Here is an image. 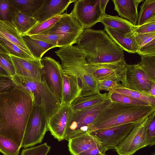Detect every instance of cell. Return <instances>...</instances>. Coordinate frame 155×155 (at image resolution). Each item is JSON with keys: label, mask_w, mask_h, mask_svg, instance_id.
I'll list each match as a JSON object with an SVG mask.
<instances>
[{"label": "cell", "mask_w": 155, "mask_h": 155, "mask_svg": "<svg viewBox=\"0 0 155 155\" xmlns=\"http://www.w3.org/2000/svg\"><path fill=\"white\" fill-rule=\"evenodd\" d=\"M5 53L9 54L8 51L0 44V53Z\"/></svg>", "instance_id": "obj_48"}, {"label": "cell", "mask_w": 155, "mask_h": 155, "mask_svg": "<svg viewBox=\"0 0 155 155\" xmlns=\"http://www.w3.org/2000/svg\"><path fill=\"white\" fill-rule=\"evenodd\" d=\"M61 15L56 16L41 23H38L24 35L28 36L39 34L51 28L60 19Z\"/></svg>", "instance_id": "obj_35"}, {"label": "cell", "mask_w": 155, "mask_h": 155, "mask_svg": "<svg viewBox=\"0 0 155 155\" xmlns=\"http://www.w3.org/2000/svg\"><path fill=\"white\" fill-rule=\"evenodd\" d=\"M10 55L16 74L37 81H41L43 75L41 59H27L11 54Z\"/></svg>", "instance_id": "obj_15"}, {"label": "cell", "mask_w": 155, "mask_h": 155, "mask_svg": "<svg viewBox=\"0 0 155 155\" xmlns=\"http://www.w3.org/2000/svg\"><path fill=\"white\" fill-rule=\"evenodd\" d=\"M143 0H113L114 10L122 18L130 21L137 25L138 19L137 8Z\"/></svg>", "instance_id": "obj_20"}, {"label": "cell", "mask_w": 155, "mask_h": 155, "mask_svg": "<svg viewBox=\"0 0 155 155\" xmlns=\"http://www.w3.org/2000/svg\"><path fill=\"white\" fill-rule=\"evenodd\" d=\"M12 78L17 88L31 95L34 105L43 108L48 120L61 105V101L49 86L44 75L41 82L16 74Z\"/></svg>", "instance_id": "obj_5"}, {"label": "cell", "mask_w": 155, "mask_h": 155, "mask_svg": "<svg viewBox=\"0 0 155 155\" xmlns=\"http://www.w3.org/2000/svg\"><path fill=\"white\" fill-rule=\"evenodd\" d=\"M155 19V0H146L140 6L137 25Z\"/></svg>", "instance_id": "obj_28"}, {"label": "cell", "mask_w": 155, "mask_h": 155, "mask_svg": "<svg viewBox=\"0 0 155 155\" xmlns=\"http://www.w3.org/2000/svg\"><path fill=\"white\" fill-rule=\"evenodd\" d=\"M111 102L107 98L104 101L90 107L73 112L69 120L64 139H70L88 133L91 125L100 113Z\"/></svg>", "instance_id": "obj_6"}, {"label": "cell", "mask_w": 155, "mask_h": 155, "mask_svg": "<svg viewBox=\"0 0 155 155\" xmlns=\"http://www.w3.org/2000/svg\"><path fill=\"white\" fill-rule=\"evenodd\" d=\"M48 122L43 108L34 105L25 129L22 147L26 148L41 143L48 130Z\"/></svg>", "instance_id": "obj_9"}, {"label": "cell", "mask_w": 155, "mask_h": 155, "mask_svg": "<svg viewBox=\"0 0 155 155\" xmlns=\"http://www.w3.org/2000/svg\"><path fill=\"white\" fill-rule=\"evenodd\" d=\"M108 97L111 102L137 105H150L145 102L114 91L109 92Z\"/></svg>", "instance_id": "obj_30"}, {"label": "cell", "mask_w": 155, "mask_h": 155, "mask_svg": "<svg viewBox=\"0 0 155 155\" xmlns=\"http://www.w3.org/2000/svg\"><path fill=\"white\" fill-rule=\"evenodd\" d=\"M135 123H130L89 133L107 150L114 149L127 135Z\"/></svg>", "instance_id": "obj_12"}, {"label": "cell", "mask_w": 155, "mask_h": 155, "mask_svg": "<svg viewBox=\"0 0 155 155\" xmlns=\"http://www.w3.org/2000/svg\"><path fill=\"white\" fill-rule=\"evenodd\" d=\"M137 53L141 56H155V38L140 47Z\"/></svg>", "instance_id": "obj_41"}, {"label": "cell", "mask_w": 155, "mask_h": 155, "mask_svg": "<svg viewBox=\"0 0 155 155\" xmlns=\"http://www.w3.org/2000/svg\"><path fill=\"white\" fill-rule=\"evenodd\" d=\"M155 112L135 122L131 131L116 147L118 155H132L140 149L148 146L146 136L148 126Z\"/></svg>", "instance_id": "obj_7"}, {"label": "cell", "mask_w": 155, "mask_h": 155, "mask_svg": "<svg viewBox=\"0 0 155 155\" xmlns=\"http://www.w3.org/2000/svg\"><path fill=\"white\" fill-rule=\"evenodd\" d=\"M84 28L71 13H64L51 28L40 34H52L61 36L58 47L69 46L76 43Z\"/></svg>", "instance_id": "obj_8"}, {"label": "cell", "mask_w": 155, "mask_h": 155, "mask_svg": "<svg viewBox=\"0 0 155 155\" xmlns=\"http://www.w3.org/2000/svg\"><path fill=\"white\" fill-rule=\"evenodd\" d=\"M104 30L112 40L123 51L131 53H137L140 48L133 32L125 33L106 27Z\"/></svg>", "instance_id": "obj_18"}, {"label": "cell", "mask_w": 155, "mask_h": 155, "mask_svg": "<svg viewBox=\"0 0 155 155\" xmlns=\"http://www.w3.org/2000/svg\"><path fill=\"white\" fill-rule=\"evenodd\" d=\"M18 11L32 17L41 6L43 0H9Z\"/></svg>", "instance_id": "obj_27"}, {"label": "cell", "mask_w": 155, "mask_h": 155, "mask_svg": "<svg viewBox=\"0 0 155 155\" xmlns=\"http://www.w3.org/2000/svg\"><path fill=\"white\" fill-rule=\"evenodd\" d=\"M16 86L12 76L0 74V94L10 92L15 89Z\"/></svg>", "instance_id": "obj_38"}, {"label": "cell", "mask_w": 155, "mask_h": 155, "mask_svg": "<svg viewBox=\"0 0 155 155\" xmlns=\"http://www.w3.org/2000/svg\"><path fill=\"white\" fill-rule=\"evenodd\" d=\"M126 63L124 60L117 62L87 64L88 72L96 81L112 80L121 82L125 88L126 84Z\"/></svg>", "instance_id": "obj_11"}, {"label": "cell", "mask_w": 155, "mask_h": 155, "mask_svg": "<svg viewBox=\"0 0 155 155\" xmlns=\"http://www.w3.org/2000/svg\"><path fill=\"white\" fill-rule=\"evenodd\" d=\"M103 155H106V154H103Z\"/></svg>", "instance_id": "obj_50"}, {"label": "cell", "mask_w": 155, "mask_h": 155, "mask_svg": "<svg viewBox=\"0 0 155 155\" xmlns=\"http://www.w3.org/2000/svg\"><path fill=\"white\" fill-rule=\"evenodd\" d=\"M112 91L145 102L152 107H155V97L150 96L140 92L125 88L116 89Z\"/></svg>", "instance_id": "obj_29"}, {"label": "cell", "mask_w": 155, "mask_h": 155, "mask_svg": "<svg viewBox=\"0 0 155 155\" xmlns=\"http://www.w3.org/2000/svg\"><path fill=\"white\" fill-rule=\"evenodd\" d=\"M55 52L61 59L64 74L76 79L81 91L79 97L100 92L97 82L88 72L85 55L77 46L61 47Z\"/></svg>", "instance_id": "obj_3"}, {"label": "cell", "mask_w": 155, "mask_h": 155, "mask_svg": "<svg viewBox=\"0 0 155 155\" xmlns=\"http://www.w3.org/2000/svg\"><path fill=\"white\" fill-rule=\"evenodd\" d=\"M0 74L5 76H11L8 72L0 65Z\"/></svg>", "instance_id": "obj_47"}, {"label": "cell", "mask_w": 155, "mask_h": 155, "mask_svg": "<svg viewBox=\"0 0 155 155\" xmlns=\"http://www.w3.org/2000/svg\"><path fill=\"white\" fill-rule=\"evenodd\" d=\"M50 147L46 143L31 148L22 150L21 155H47L49 152Z\"/></svg>", "instance_id": "obj_36"}, {"label": "cell", "mask_w": 155, "mask_h": 155, "mask_svg": "<svg viewBox=\"0 0 155 155\" xmlns=\"http://www.w3.org/2000/svg\"><path fill=\"white\" fill-rule=\"evenodd\" d=\"M76 43L84 54L88 64L113 63L124 60L123 50L103 30L84 29Z\"/></svg>", "instance_id": "obj_2"}, {"label": "cell", "mask_w": 155, "mask_h": 155, "mask_svg": "<svg viewBox=\"0 0 155 155\" xmlns=\"http://www.w3.org/2000/svg\"><path fill=\"white\" fill-rule=\"evenodd\" d=\"M73 111L71 104H61L48 120V129L52 135L59 141L64 137Z\"/></svg>", "instance_id": "obj_14"}, {"label": "cell", "mask_w": 155, "mask_h": 155, "mask_svg": "<svg viewBox=\"0 0 155 155\" xmlns=\"http://www.w3.org/2000/svg\"><path fill=\"white\" fill-rule=\"evenodd\" d=\"M0 44L8 51L10 54L25 59L36 58L24 51L14 44L1 37Z\"/></svg>", "instance_id": "obj_32"}, {"label": "cell", "mask_w": 155, "mask_h": 155, "mask_svg": "<svg viewBox=\"0 0 155 155\" xmlns=\"http://www.w3.org/2000/svg\"><path fill=\"white\" fill-rule=\"evenodd\" d=\"M134 35L140 48L155 38V32L147 33H134Z\"/></svg>", "instance_id": "obj_43"}, {"label": "cell", "mask_w": 155, "mask_h": 155, "mask_svg": "<svg viewBox=\"0 0 155 155\" xmlns=\"http://www.w3.org/2000/svg\"><path fill=\"white\" fill-rule=\"evenodd\" d=\"M11 21L21 35L31 29L38 22L33 17L18 11Z\"/></svg>", "instance_id": "obj_26"}, {"label": "cell", "mask_w": 155, "mask_h": 155, "mask_svg": "<svg viewBox=\"0 0 155 155\" xmlns=\"http://www.w3.org/2000/svg\"><path fill=\"white\" fill-rule=\"evenodd\" d=\"M155 81L142 70L138 64H127L125 88L143 93L149 91Z\"/></svg>", "instance_id": "obj_16"}, {"label": "cell", "mask_w": 155, "mask_h": 155, "mask_svg": "<svg viewBox=\"0 0 155 155\" xmlns=\"http://www.w3.org/2000/svg\"><path fill=\"white\" fill-rule=\"evenodd\" d=\"M18 11L9 0H0V20L11 21Z\"/></svg>", "instance_id": "obj_33"}, {"label": "cell", "mask_w": 155, "mask_h": 155, "mask_svg": "<svg viewBox=\"0 0 155 155\" xmlns=\"http://www.w3.org/2000/svg\"><path fill=\"white\" fill-rule=\"evenodd\" d=\"M31 38L42 41L58 47L61 36L52 34H39L29 36Z\"/></svg>", "instance_id": "obj_40"}, {"label": "cell", "mask_w": 155, "mask_h": 155, "mask_svg": "<svg viewBox=\"0 0 155 155\" xmlns=\"http://www.w3.org/2000/svg\"><path fill=\"white\" fill-rule=\"evenodd\" d=\"M0 65L8 72L11 76L15 74V68L9 54L0 53Z\"/></svg>", "instance_id": "obj_39"}, {"label": "cell", "mask_w": 155, "mask_h": 155, "mask_svg": "<svg viewBox=\"0 0 155 155\" xmlns=\"http://www.w3.org/2000/svg\"><path fill=\"white\" fill-rule=\"evenodd\" d=\"M81 91L75 78L64 74L62 81L61 104H71L79 97Z\"/></svg>", "instance_id": "obj_22"}, {"label": "cell", "mask_w": 155, "mask_h": 155, "mask_svg": "<svg viewBox=\"0 0 155 155\" xmlns=\"http://www.w3.org/2000/svg\"><path fill=\"white\" fill-rule=\"evenodd\" d=\"M109 1V0H100V8L101 12L104 14L105 13V8Z\"/></svg>", "instance_id": "obj_45"}, {"label": "cell", "mask_w": 155, "mask_h": 155, "mask_svg": "<svg viewBox=\"0 0 155 155\" xmlns=\"http://www.w3.org/2000/svg\"><path fill=\"white\" fill-rule=\"evenodd\" d=\"M33 106L31 95L16 87L10 92L0 94V135L21 148Z\"/></svg>", "instance_id": "obj_1"}, {"label": "cell", "mask_w": 155, "mask_h": 155, "mask_svg": "<svg viewBox=\"0 0 155 155\" xmlns=\"http://www.w3.org/2000/svg\"><path fill=\"white\" fill-rule=\"evenodd\" d=\"M68 146L72 155H87L91 150L100 143L88 133L70 139Z\"/></svg>", "instance_id": "obj_19"}, {"label": "cell", "mask_w": 155, "mask_h": 155, "mask_svg": "<svg viewBox=\"0 0 155 155\" xmlns=\"http://www.w3.org/2000/svg\"><path fill=\"white\" fill-rule=\"evenodd\" d=\"M154 112L155 107L150 105H137L110 102L98 114L91 125L89 133L135 123Z\"/></svg>", "instance_id": "obj_4"}, {"label": "cell", "mask_w": 155, "mask_h": 155, "mask_svg": "<svg viewBox=\"0 0 155 155\" xmlns=\"http://www.w3.org/2000/svg\"><path fill=\"white\" fill-rule=\"evenodd\" d=\"M43 66V75L49 86L60 100L64 74L59 61L49 57L41 59Z\"/></svg>", "instance_id": "obj_13"}, {"label": "cell", "mask_w": 155, "mask_h": 155, "mask_svg": "<svg viewBox=\"0 0 155 155\" xmlns=\"http://www.w3.org/2000/svg\"><path fill=\"white\" fill-rule=\"evenodd\" d=\"M138 64L149 77L155 81V56H141Z\"/></svg>", "instance_id": "obj_34"}, {"label": "cell", "mask_w": 155, "mask_h": 155, "mask_svg": "<svg viewBox=\"0 0 155 155\" xmlns=\"http://www.w3.org/2000/svg\"><path fill=\"white\" fill-rule=\"evenodd\" d=\"M99 22L102 23L105 27L125 33L133 32L136 26L127 20L117 16H112L106 13L104 14Z\"/></svg>", "instance_id": "obj_23"}, {"label": "cell", "mask_w": 155, "mask_h": 155, "mask_svg": "<svg viewBox=\"0 0 155 155\" xmlns=\"http://www.w3.org/2000/svg\"><path fill=\"white\" fill-rule=\"evenodd\" d=\"M108 93L100 92L93 95L79 97L71 104L73 111L81 110L103 102L108 98Z\"/></svg>", "instance_id": "obj_24"}, {"label": "cell", "mask_w": 155, "mask_h": 155, "mask_svg": "<svg viewBox=\"0 0 155 155\" xmlns=\"http://www.w3.org/2000/svg\"><path fill=\"white\" fill-rule=\"evenodd\" d=\"M152 155H155V152H154L153 154H152Z\"/></svg>", "instance_id": "obj_49"}, {"label": "cell", "mask_w": 155, "mask_h": 155, "mask_svg": "<svg viewBox=\"0 0 155 155\" xmlns=\"http://www.w3.org/2000/svg\"><path fill=\"white\" fill-rule=\"evenodd\" d=\"M134 33H147L155 32V19L152 20L139 26L136 25Z\"/></svg>", "instance_id": "obj_42"}, {"label": "cell", "mask_w": 155, "mask_h": 155, "mask_svg": "<svg viewBox=\"0 0 155 155\" xmlns=\"http://www.w3.org/2000/svg\"><path fill=\"white\" fill-rule=\"evenodd\" d=\"M143 93L155 97V83L153 84L150 89L149 91Z\"/></svg>", "instance_id": "obj_46"}, {"label": "cell", "mask_w": 155, "mask_h": 155, "mask_svg": "<svg viewBox=\"0 0 155 155\" xmlns=\"http://www.w3.org/2000/svg\"><path fill=\"white\" fill-rule=\"evenodd\" d=\"M75 0H43L38 9L31 17L41 23L61 15Z\"/></svg>", "instance_id": "obj_17"}, {"label": "cell", "mask_w": 155, "mask_h": 155, "mask_svg": "<svg viewBox=\"0 0 155 155\" xmlns=\"http://www.w3.org/2000/svg\"><path fill=\"white\" fill-rule=\"evenodd\" d=\"M0 37L14 44L24 51L33 56L27 47L21 35L11 21L0 20Z\"/></svg>", "instance_id": "obj_21"}, {"label": "cell", "mask_w": 155, "mask_h": 155, "mask_svg": "<svg viewBox=\"0 0 155 155\" xmlns=\"http://www.w3.org/2000/svg\"><path fill=\"white\" fill-rule=\"evenodd\" d=\"M147 142L148 146H152L155 144V116L150 123L147 130Z\"/></svg>", "instance_id": "obj_44"}, {"label": "cell", "mask_w": 155, "mask_h": 155, "mask_svg": "<svg viewBox=\"0 0 155 155\" xmlns=\"http://www.w3.org/2000/svg\"><path fill=\"white\" fill-rule=\"evenodd\" d=\"M28 48L35 58L41 59L48 50L56 47V46L45 41L31 38L26 35H22Z\"/></svg>", "instance_id": "obj_25"}, {"label": "cell", "mask_w": 155, "mask_h": 155, "mask_svg": "<svg viewBox=\"0 0 155 155\" xmlns=\"http://www.w3.org/2000/svg\"><path fill=\"white\" fill-rule=\"evenodd\" d=\"M21 148L12 140L0 135V152L4 155H18Z\"/></svg>", "instance_id": "obj_31"}, {"label": "cell", "mask_w": 155, "mask_h": 155, "mask_svg": "<svg viewBox=\"0 0 155 155\" xmlns=\"http://www.w3.org/2000/svg\"><path fill=\"white\" fill-rule=\"evenodd\" d=\"M99 91L110 92L114 90L124 88L121 83L118 81L112 80L99 81L97 82Z\"/></svg>", "instance_id": "obj_37"}, {"label": "cell", "mask_w": 155, "mask_h": 155, "mask_svg": "<svg viewBox=\"0 0 155 155\" xmlns=\"http://www.w3.org/2000/svg\"><path fill=\"white\" fill-rule=\"evenodd\" d=\"M70 13L84 29L90 28L99 22L104 14L100 8V0H76Z\"/></svg>", "instance_id": "obj_10"}]
</instances>
